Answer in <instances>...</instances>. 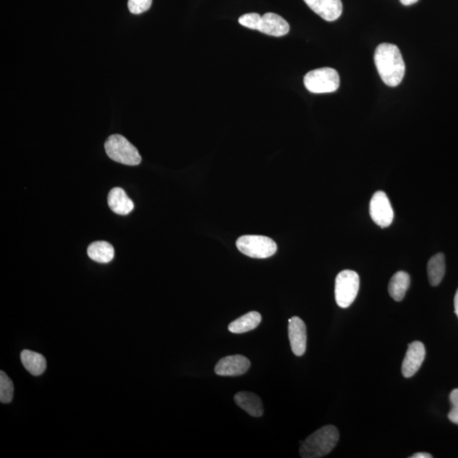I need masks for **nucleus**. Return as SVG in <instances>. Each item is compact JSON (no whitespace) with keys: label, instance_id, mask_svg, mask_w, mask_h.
I'll return each mask as SVG.
<instances>
[{"label":"nucleus","instance_id":"nucleus-21","mask_svg":"<svg viewBox=\"0 0 458 458\" xmlns=\"http://www.w3.org/2000/svg\"><path fill=\"white\" fill-rule=\"evenodd\" d=\"M152 5V0H128L127 6L130 12L139 15L146 12Z\"/></svg>","mask_w":458,"mask_h":458},{"label":"nucleus","instance_id":"nucleus-1","mask_svg":"<svg viewBox=\"0 0 458 458\" xmlns=\"http://www.w3.org/2000/svg\"><path fill=\"white\" fill-rule=\"evenodd\" d=\"M374 63L386 85L396 87L403 81L406 66L396 45L386 43L378 45L374 52Z\"/></svg>","mask_w":458,"mask_h":458},{"label":"nucleus","instance_id":"nucleus-3","mask_svg":"<svg viewBox=\"0 0 458 458\" xmlns=\"http://www.w3.org/2000/svg\"><path fill=\"white\" fill-rule=\"evenodd\" d=\"M105 149L107 156L112 161L127 166H137L141 164L137 148L132 146L128 140L120 134L109 136L105 143Z\"/></svg>","mask_w":458,"mask_h":458},{"label":"nucleus","instance_id":"nucleus-10","mask_svg":"<svg viewBox=\"0 0 458 458\" xmlns=\"http://www.w3.org/2000/svg\"><path fill=\"white\" fill-rule=\"evenodd\" d=\"M289 339L291 350L297 357L304 355L306 349V327L304 322L298 317L289 320Z\"/></svg>","mask_w":458,"mask_h":458},{"label":"nucleus","instance_id":"nucleus-6","mask_svg":"<svg viewBox=\"0 0 458 458\" xmlns=\"http://www.w3.org/2000/svg\"><path fill=\"white\" fill-rule=\"evenodd\" d=\"M236 246L241 253L252 258L265 259L277 252L278 246L272 238L262 236H244L238 238Z\"/></svg>","mask_w":458,"mask_h":458},{"label":"nucleus","instance_id":"nucleus-7","mask_svg":"<svg viewBox=\"0 0 458 458\" xmlns=\"http://www.w3.org/2000/svg\"><path fill=\"white\" fill-rule=\"evenodd\" d=\"M369 213L372 220L382 229L388 228L394 220V211L387 195L378 191L371 199Z\"/></svg>","mask_w":458,"mask_h":458},{"label":"nucleus","instance_id":"nucleus-24","mask_svg":"<svg viewBox=\"0 0 458 458\" xmlns=\"http://www.w3.org/2000/svg\"><path fill=\"white\" fill-rule=\"evenodd\" d=\"M432 457H433L432 455H430V454L426 452L415 453L414 454V455L410 457V458H432Z\"/></svg>","mask_w":458,"mask_h":458},{"label":"nucleus","instance_id":"nucleus-22","mask_svg":"<svg viewBox=\"0 0 458 458\" xmlns=\"http://www.w3.org/2000/svg\"><path fill=\"white\" fill-rule=\"evenodd\" d=\"M261 16L257 13H249L243 15L240 19H238V22L242 26H245V28L257 30V26H258V22L260 20Z\"/></svg>","mask_w":458,"mask_h":458},{"label":"nucleus","instance_id":"nucleus-20","mask_svg":"<svg viewBox=\"0 0 458 458\" xmlns=\"http://www.w3.org/2000/svg\"><path fill=\"white\" fill-rule=\"evenodd\" d=\"M14 385L10 378L1 371L0 373V401L9 403L13 398Z\"/></svg>","mask_w":458,"mask_h":458},{"label":"nucleus","instance_id":"nucleus-12","mask_svg":"<svg viewBox=\"0 0 458 458\" xmlns=\"http://www.w3.org/2000/svg\"><path fill=\"white\" fill-rule=\"evenodd\" d=\"M257 30L267 35L282 37L290 32V25L279 15L268 12L261 17Z\"/></svg>","mask_w":458,"mask_h":458},{"label":"nucleus","instance_id":"nucleus-18","mask_svg":"<svg viewBox=\"0 0 458 458\" xmlns=\"http://www.w3.org/2000/svg\"><path fill=\"white\" fill-rule=\"evenodd\" d=\"M21 359L24 368L34 376H41L46 369V360L37 352L25 350L21 352Z\"/></svg>","mask_w":458,"mask_h":458},{"label":"nucleus","instance_id":"nucleus-16","mask_svg":"<svg viewBox=\"0 0 458 458\" xmlns=\"http://www.w3.org/2000/svg\"><path fill=\"white\" fill-rule=\"evenodd\" d=\"M410 276L406 272L400 271L392 276L389 283V293L396 301H401L410 286Z\"/></svg>","mask_w":458,"mask_h":458},{"label":"nucleus","instance_id":"nucleus-25","mask_svg":"<svg viewBox=\"0 0 458 458\" xmlns=\"http://www.w3.org/2000/svg\"><path fill=\"white\" fill-rule=\"evenodd\" d=\"M400 1L403 6H412L417 3L419 0H400Z\"/></svg>","mask_w":458,"mask_h":458},{"label":"nucleus","instance_id":"nucleus-5","mask_svg":"<svg viewBox=\"0 0 458 458\" xmlns=\"http://www.w3.org/2000/svg\"><path fill=\"white\" fill-rule=\"evenodd\" d=\"M304 85L313 94L335 92L340 87V76L333 68H319L306 74Z\"/></svg>","mask_w":458,"mask_h":458},{"label":"nucleus","instance_id":"nucleus-13","mask_svg":"<svg viewBox=\"0 0 458 458\" xmlns=\"http://www.w3.org/2000/svg\"><path fill=\"white\" fill-rule=\"evenodd\" d=\"M107 202L113 213L121 215L130 214L134 208V202L122 188H112L109 193Z\"/></svg>","mask_w":458,"mask_h":458},{"label":"nucleus","instance_id":"nucleus-26","mask_svg":"<svg viewBox=\"0 0 458 458\" xmlns=\"http://www.w3.org/2000/svg\"><path fill=\"white\" fill-rule=\"evenodd\" d=\"M454 308H455V313L458 317V290L455 294V298H454Z\"/></svg>","mask_w":458,"mask_h":458},{"label":"nucleus","instance_id":"nucleus-11","mask_svg":"<svg viewBox=\"0 0 458 458\" xmlns=\"http://www.w3.org/2000/svg\"><path fill=\"white\" fill-rule=\"evenodd\" d=\"M314 12L327 21H334L342 16V0H304Z\"/></svg>","mask_w":458,"mask_h":458},{"label":"nucleus","instance_id":"nucleus-19","mask_svg":"<svg viewBox=\"0 0 458 458\" xmlns=\"http://www.w3.org/2000/svg\"><path fill=\"white\" fill-rule=\"evenodd\" d=\"M428 277L432 286L440 285L446 272V257L444 254L438 253L431 257L428 263Z\"/></svg>","mask_w":458,"mask_h":458},{"label":"nucleus","instance_id":"nucleus-8","mask_svg":"<svg viewBox=\"0 0 458 458\" xmlns=\"http://www.w3.org/2000/svg\"><path fill=\"white\" fill-rule=\"evenodd\" d=\"M251 367V362L242 355H228L220 359L215 367L219 376H243Z\"/></svg>","mask_w":458,"mask_h":458},{"label":"nucleus","instance_id":"nucleus-14","mask_svg":"<svg viewBox=\"0 0 458 458\" xmlns=\"http://www.w3.org/2000/svg\"><path fill=\"white\" fill-rule=\"evenodd\" d=\"M234 400L238 407L252 417H261L263 414V401L256 394L247 391L238 392Z\"/></svg>","mask_w":458,"mask_h":458},{"label":"nucleus","instance_id":"nucleus-15","mask_svg":"<svg viewBox=\"0 0 458 458\" xmlns=\"http://www.w3.org/2000/svg\"><path fill=\"white\" fill-rule=\"evenodd\" d=\"M262 316L257 312H249L238 317L229 325V331L233 334H244L258 327Z\"/></svg>","mask_w":458,"mask_h":458},{"label":"nucleus","instance_id":"nucleus-17","mask_svg":"<svg viewBox=\"0 0 458 458\" xmlns=\"http://www.w3.org/2000/svg\"><path fill=\"white\" fill-rule=\"evenodd\" d=\"M90 259L98 263H108L114 258V248L107 241H96L88 247Z\"/></svg>","mask_w":458,"mask_h":458},{"label":"nucleus","instance_id":"nucleus-23","mask_svg":"<svg viewBox=\"0 0 458 458\" xmlns=\"http://www.w3.org/2000/svg\"><path fill=\"white\" fill-rule=\"evenodd\" d=\"M450 401L452 405V407L449 412L448 419L450 422L458 425V389H453L450 392Z\"/></svg>","mask_w":458,"mask_h":458},{"label":"nucleus","instance_id":"nucleus-2","mask_svg":"<svg viewBox=\"0 0 458 458\" xmlns=\"http://www.w3.org/2000/svg\"><path fill=\"white\" fill-rule=\"evenodd\" d=\"M340 439L334 425L322 427L301 443L300 455L303 458H320L328 455L335 448Z\"/></svg>","mask_w":458,"mask_h":458},{"label":"nucleus","instance_id":"nucleus-4","mask_svg":"<svg viewBox=\"0 0 458 458\" xmlns=\"http://www.w3.org/2000/svg\"><path fill=\"white\" fill-rule=\"evenodd\" d=\"M360 288V278L355 271L344 270L335 279V301L342 308H347L354 302Z\"/></svg>","mask_w":458,"mask_h":458},{"label":"nucleus","instance_id":"nucleus-9","mask_svg":"<svg viewBox=\"0 0 458 458\" xmlns=\"http://www.w3.org/2000/svg\"><path fill=\"white\" fill-rule=\"evenodd\" d=\"M426 351L425 344L420 342L409 344L401 367V373L405 378H411L418 372L425 361Z\"/></svg>","mask_w":458,"mask_h":458}]
</instances>
